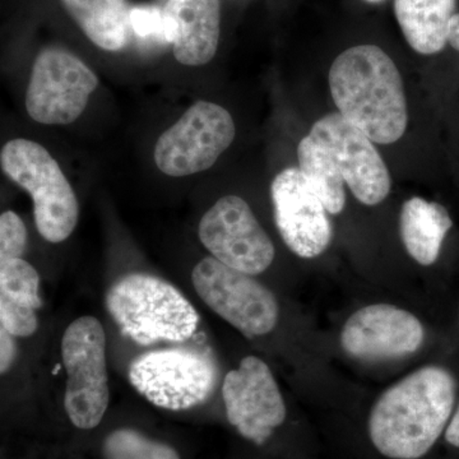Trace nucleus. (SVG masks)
Wrapping results in <instances>:
<instances>
[{
	"mask_svg": "<svg viewBox=\"0 0 459 459\" xmlns=\"http://www.w3.org/2000/svg\"><path fill=\"white\" fill-rule=\"evenodd\" d=\"M165 40L178 62L207 65L216 56L221 33L220 0H169L164 8Z\"/></svg>",
	"mask_w": 459,
	"mask_h": 459,
	"instance_id": "nucleus-15",
	"label": "nucleus"
},
{
	"mask_svg": "<svg viewBox=\"0 0 459 459\" xmlns=\"http://www.w3.org/2000/svg\"><path fill=\"white\" fill-rule=\"evenodd\" d=\"M199 298L217 316L247 338L264 336L276 327V296L252 274L223 264L214 256L202 259L192 273Z\"/></svg>",
	"mask_w": 459,
	"mask_h": 459,
	"instance_id": "nucleus-6",
	"label": "nucleus"
},
{
	"mask_svg": "<svg viewBox=\"0 0 459 459\" xmlns=\"http://www.w3.org/2000/svg\"><path fill=\"white\" fill-rule=\"evenodd\" d=\"M364 2L369 3V4H380V3L385 2V0H364Z\"/></svg>",
	"mask_w": 459,
	"mask_h": 459,
	"instance_id": "nucleus-27",
	"label": "nucleus"
},
{
	"mask_svg": "<svg viewBox=\"0 0 459 459\" xmlns=\"http://www.w3.org/2000/svg\"><path fill=\"white\" fill-rule=\"evenodd\" d=\"M129 382L160 409L183 411L204 403L217 382L216 365L204 353L184 349L156 350L135 359Z\"/></svg>",
	"mask_w": 459,
	"mask_h": 459,
	"instance_id": "nucleus-7",
	"label": "nucleus"
},
{
	"mask_svg": "<svg viewBox=\"0 0 459 459\" xmlns=\"http://www.w3.org/2000/svg\"><path fill=\"white\" fill-rule=\"evenodd\" d=\"M448 44L453 49L459 51V13L452 17L448 29Z\"/></svg>",
	"mask_w": 459,
	"mask_h": 459,
	"instance_id": "nucleus-26",
	"label": "nucleus"
},
{
	"mask_svg": "<svg viewBox=\"0 0 459 459\" xmlns=\"http://www.w3.org/2000/svg\"><path fill=\"white\" fill-rule=\"evenodd\" d=\"M273 216L281 238L296 255L313 259L331 246L328 211L298 168L285 169L271 184Z\"/></svg>",
	"mask_w": 459,
	"mask_h": 459,
	"instance_id": "nucleus-12",
	"label": "nucleus"
},
{
	"mask_svg": "<svg viewBox=\"0 0 459 459\" xmlns=\"http://www.w3.org/2000/svg\"><path fill=\"white\" fill-rule=\"evenodd\" d=\"M16 359V342L13 334L0 327V373H8Z\"/></svg>",
	"mask_w": 459,
	"mask_h": 459,
	"instance_id": "nucleus-24",
	"label": "nucleus"
},
{
	"mask_svg": "<svg viewBox=\"0 0 459 459\" xmlns=\"http://www.w3.org/2000/svg\"><path fill=\"white\" fill-rule=\"evenodd\" d=\"M331 151L352 195L365 205L382 204L392 180L374 142L340 113L325 115L309 133Z\"/></svg>",
	"mask_w": 459,
	"mask_h": 459,
	"instance_id": "nucleus-13",
	"label": "nucleus"
},
{
	"mask_svg": "<svg viewBox=\"0 0 459 459\" xmlns=\"http://www.w3.org/2000/svg\"><path fill=\"white\" fill-rule=\"evenodd\" d=\"M40 276L22 258L0 261V323L14 337H30L38 331Z\"/></svg>",
	"mask_w": 459,
	"mask_h": 459,
	"instance_id": "nucleus-16",
	"label": "nucleus"
},
{
	"mask_svg": "<svg viewBox=\"0 0 459 459\" xmlns=\"http://www.w3.org/2000/svg\"><path fill=\"white\" fill-rule=\"evenodd\" d=\"M133 32L142 39L159 36L165 40L164 12L156 7H135L131 9Z\"/></svg>",
	"mask_w": 459,
	"mask_h": 459,
	"instance_id": "nucleus-23",
	"label": "nucleus"
},
{
	"mask_svg": "<svg viewBox=\"0 0 459 459\" xmlns=\"http://www.w3.org/2000/svg\"><path fill=\"white\" fill-rule=\"evenodd\" d=\"M458 0H394L404 39L416 53L433 56L448 44V29Z\"/></svg>",
	"mask_w": 459,
	"mask_h": 459,
	"instance_id": "nucleus-17",
	"label": "nucleus"
},
{
	"mask_svg": "<svg viewBox=\"0 0 459 459\" xmlns=\"http://www.w3.org/2000/svg\"><path fill=\"white\" fill-rule=\"evenodd\" d=\"M299 169L307 178L329 214H340L346 207L342 171L325 144L307 134L298 147Z\"/></svg>",
	"mask_w": 459,
	"mask_h": 459,
	"instance_id": "nucleus-20",
	"label": "nucleus"
},
{
	"mask_svg": "<svg viewBox=\"0 0 459 459\" xmlns=\"http://www.w3.org/2000/svg\"><path fill=\"white\" fill-rule=\"evenodd\" d=\"M455 377L442 367L420 368L380 394L369 415V437L380 455L419 459L435 446L453 415Z\"/></svg>",
	"mask_w": 459,
	"mask_h": 459,
	"instance_id": "nucleus-1",
	"label": "nucleus"
},
{
	"mask_svg": "<svg viewBox=\"0 0 459 459\" xmlns=\"http://www.w3.org/2000/svg\"><path fill=\"white\" fill-rule=\"evenodd\" d=\"M452 228L448 211L437 202L412 197L402 205V241L411 258L419 264L431 265L437 261L444 238Z\"/></svg>",
	"mask_w": 459,
	"mask_h": 459,
	"instance_id": "nucleus-18",
	"label": "nucleus"
},
{
	"mask_svg": "<svg viewBox=\"0 0 459 459\" xmlns=\"http://www.w3.org/2000/svg\"><path fill=\"white\" fill-rule=\"evenodd\" d=\"M107 309L123 336L141 346L186 342L199 322L197 310L177 287L147 273L117 281L108 290Z\"/></svg>",
	"mask_w": 459,
	"mask_h": 459,
	"instance_id": "nucleus-3",
	"label": "nucleus"
},
{
	"mask_svg": "<svg viewBox=\"0 0 459 459\" xmlns=\"http://www.w3.org/2000/svg\"><path fill=\"white\" fill-rule=\"evenodd\" d=\"M235 132L226 108L213 102H195L157 141V168L174 178L208 170L231 146Z\"/></svg>",
	"mask_w": 459,
	"mask_h": 459,
	"instance_id": "nucleus-8",
	"label": "nucleus"
},
{
	"mask_svg": "<svg viewBox=\"0 0 459 459\" xmlns=\"http://www.w3.org/2000/svg\"><path fill=\"white\" fill-rule=\"evenodd\" d=\"M107 459H180L168 444L153 442L131 429L115 430L105 440Z\"/></svg>",
	"mask_w": 459,
	"mask_h": 459,
	"instance_id": "nucleus-21",
	"label": "nucleus"
},
{
	"mask_svg": "<svg viewBox=\"0 0 459 459\" xmlns=\"http://www.w3.org/2000/svg\"><path fill=\"white\" fill-rule=\"evenodd\" d=\"M198 235L214 258L252 276L268 270L276 255L249 204L238 195L219 199L202 217Z\"/></svg>",
	"mask_w": 459,
	"mask_h": 459,
	"instance_id": "nucleus-10",
	"label": "nucleus"
},
{
	"mask_svg": "<svg viewBox=\"0 0 459 459\" xmlns=\"http://www.w3.org/2000/svg\"><path fill=\"white\" fill-rule=\"evenodd\" d=\"M27 230L17 213L7 211L0 216V261L22 258L26 250Z\"/></svg>",
	"mask_w": 459,
	"mask_h": 459,
	"instance_id": "nucleus-22",
	"label": "nucleus"
},
{
	"mask_svg": "<svg viewBox=\"0 0 459 459\" xmlns=\"http://www.w3.org/2000/svg\"><path fill=\"white\" fill-rule=\"evenodd\" d=\"M98 86L96 74L74 54L56 48L42 50L27 87V113L47 126L74 123Z\"/></svg>",
	"mask_w": 459,
	"mask_h": 459,
	"instance_id": "nucleus-9",
	"label": "nucleus"
},
{
	"mask_svg": "<svg viewBox=\"0 0 459 459\" xmlns=\"http://www.w3.org/2000/svg\"><path fill=\"white\" fill-rule=\"evenodd\" d=\"M329 89L340 114L374 143H394L406 132L403 81L379 47L359 45L340 54L329 71Z\"/></svg>",
	"mask_w": 459,
	"mask_h": 459,
	"instance_id": "nucleus-2",
	"label": "nucleus"
},
{
	"mask_svg": "<svg viewBox=\"0 0 459 459\" xmlns=\"http://www.w3.org/2000/svg\"><path fill=\"white\" fill-rule=\"evenodd\" d=\"M63 7L96 47L122 50L133 31L126 0H60Z\"/></svg>",
	"mask_w": 459,
	"mask_h": 459,
	"instance_id": "nucleus-19",
	"label": "nucleus"
},
{
	"mask_svg": "<svg viewBox=\"0 0 459 459\" xmlns=\"http://www.w3.org/2000/svg\"><path fill=\"white\" fill-rule=\"evenodd\" d=\"M5 175L31 195L36 228L45 240L62 243L77 226V197L65 172L38 142L13 140L3 147Z\"/></svg>",
	"mask_w": 459,
	"mask_h": 459,
	"instance_id": "nucleus-4",
	"label": "nucleus"
},
{
	"mask_svg": "<svg viewBox=\"0 0 459 459\" xmlns=\"http://www.w3.org/2000/svg\"><path fill=\"white\" fill-rule=\"evenodd\" d=\"M446 440L449 446L459 449V404L446 429Z\"/></svg>",
	"mask_w": 459,
	"mask_h": 459,
	"instance_id": "nucleus-25",
	"label": "nucleus"
},
{
	"mask_svg": "<svg viewBox=\"0 0 459 459\" xmlns=\"http://www.w3.org/2000/svg\"><path fill=\"white\" fill-rule=\"evenodd\" d=\"M222 397L230 424L262 446L286 420V404L273 374L261 359L247 356L223 379Z\"/></svg>",
	"mask_w": 459,
	"mask_h": 459,
	"instance_id": "nucleus-11",
	"label": "nucleus"
},
{
	"mask_svg": "<svg viewBox=\"0 0 459 459\" xmlns=\"http://www.w3.org/2000/svg\"><path fill=\"white\" fill-rule=\"evenodd\" d=\"M66 373L65 407L72 424L90 430L98 427L108 406L107 337L95 316L75 319L62 340Z\"/></svg>",
	"mask_w": 459,
	"mask_h": 459,
	"instance_id": "nucleus-5",
	"label": "nucleus"
},
{
	"mask_svg": "<svg viewBox=\"0 0 459 459\" xmlns=\"http://www.w3.org/2000/svg\"><path fill=\"white\" fill-rule=\"evenodd\" d=\"M425 329L415 314L391 304L361 307L344 323L341 347L351 358L391 360L419 351Z\"/></svg>",
	"mask_w": 459,
	"mask_h": 459,
	"instance_id": "nucleus-14",
	"label": "nucleus"
}]
</instances>
